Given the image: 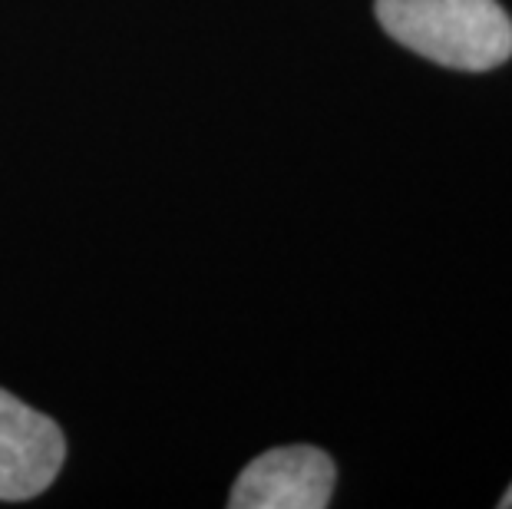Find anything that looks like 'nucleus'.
<instances>
[{"instance_id": "nucleus-1", "label": "nucleus", "mask_w": 512, "mask_h": 509, "mask_svg": "<svg viewBox=\"0 0 512 509\" xmlns=\"http://www.w3.org/2000/svg\"><path fill=\"white\" fill-rule=\"evenodd\" d=\"M380 27L440 67L483 73L512 57V20L496 0H377Z\"/></svg>"}, {"instance_id": "nucleus-2", "label": "nucleus", "mask_w": 512, "mask_h": 509, "mask_svg": "<svg viewBox=\"0 0 512 509\" xmlns=\"http://www.w3.org/2000/svg\"><path fill=\"white\" fill-rule=\"evenodd\" d=\"M334 460L318 447H278L261 453L232 486V509H324L334 493Z\"/></svg>"}, {"instance_id": "nucleus-3", "label": "nucleus", "mask_w": 512, "mask_h": 509, "mask_svg": "<svg viewBox=\"0 0 512 509\" xmlns=\"http://www.w3.org/2000/svg\"><path fill=\"white\" fill-rule=\"evenodd\" d=\"M67 457L60 427L14 394L0 391V500H34L57 480Z\"/></svg>"}, {"instance_id": "nucleus-4", "label": "nucleus", "mask_w": 512, "mask_h": 509, "mask_svg": "<svg viewBox=\"0 0 512 509\" xmlns=\"http://www.w3.org/2000/svg\"><path fill=\"white\" fill-rule=\"evenodd\" d=\"M499 506H503V509H512V486H509V490H506V496H503V500H499Z\"/></svg>"}]
</instances>
